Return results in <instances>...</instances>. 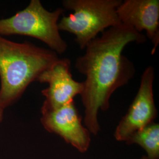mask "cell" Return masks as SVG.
<instances>
[{
	"instance_id": "7",
	"label": "cell",
	"mask_w": 159,
	"mask_h": 159,
	"mask_svg": "<svg viewBox=\"0 0 159 159\" xmlns=\"http://www.w3.org/2000/svg\"><path fill=\"white\" fill-rule=\"evenodd\" d=\"M70 66L71 61L68 58H59L39 75L37 81L48 85L41 91L46 97L41 108H58L74 101L76 96L81 95L84 90V83L74 80Z\"/></svg>"
},
{
	"instance_id": "10",
	"label": "cell",
	"mask_w": 159,
	"mask_h": 159,
	"mask_svg": "<svg viewBox=\"0 0 159 159\" xmlns=\"http://www.w3.org/2000/svg\"><path fill=\"white\" fill-rule=\"evenodd\" d=\"M4 108L0 105V123L2 122L4 119Z\"/></svg>"
},
{
	"instance_id": "9",
	"label": "cell",
	"mask_w": 159,
	"mask_h": 159,
	"mask_svg": "<svg viewBox=\"0 0 159 159\" xmlns=\"http://www.w3.org/2000/svg\"><path fill=\"white\" fill-rule=\"evenodd\" d=\"M125 143L140 146L146 152V159H159V124L152 123L133 133Z\"/></svg>"
},
{
	"instance_id": "6",
	"label": "cell",
	"mask_w": 159,
	"mask_h": 159,
	"mask_svg": "<svg viewBox=\"0 0 159 159\" xmlns=\"http://www.w3.org/2000/svg\"><path fill=\"white\" fill-rule=\"evenodd\" d=\"M40 121L46 130L61 137L81 153L88 151L91 133L82 124L74 101L54 109L41 108Z\"/></svg>"
},
{
	"instance_id": "2",
	"label": "cell",
	"mask_w": 159,
	"mask_h": 159,
	"mask_svg": "<svg viewBox=\"0 0 159 159\" xmlns=\"http://www.w3.org/2000/svg\"><path fill=\"white\" fill-rule=\"evenodd\" d=\"M58 58L50 49L12 41L0 35V105L5 109L17 102Z\"/></svg>"
},
{
	"instance_id": "3",
	"label": "cell",
	"mask_w": 159,
	"mask_h": 159,
	"mask_svg": "<svg viewBox=\"0 0 159 159\" xmlns=\"http://www.w3.org/2000/svg\"><path fill=\"white\" fill-rule=\"evenodd\" d=\"M121 0H63L64 8L73 11L58 22L60 31L73 34L80 49L106 29L121 24L117 8Z\"/></svg>"
},
{
	"instance_id": "11",
	"label": "cell",
	"mask_w": 159,
	"mask_h": 159,
	"mask_svg": "<svg viewBox=\"0 0 159 159\" xmlns=\"http://www.w3.org/2000/svg\"><path fill=\"white\" fill-rule=\"evenodd\" d=\"M145 159V157H144V156H143L142 157H141V158H136V159Z\"/></svg>"
},
{
	"instance_id": "4",
	"label": "cell",
	"mask_w": 159,
	"mask_h": 159,
	"mask_svg": "<svg viewBox=\"0 0 159 159\" xmlns=\"http://www.w3.org/2000/svg\"><path fill=\"white\" fill-rule=\"evenodd\" d=\"M63 11L61 8L48 11L40 0H31L23 10L11 17L0 19V35L33 37L45 43L57 54H62L68 48L58 27V20Z\"/></svg>"
},
{
	"instance_id": "1",
	"label": "cell",
	"mask_w": 159,
	"mask_h": 159,
	"mask_svg": "<svg viewBox=\"0 0 159 159\" xmlns=\"http://www.w3.org/2000/svg\"><path fill=\"white\" fill-rule=\"evenodd\" d=\"M146 37L123 24L104 30L85 47L84 55L76 58L75 67L85 77L81 99L84 108V124L91 134L101 131L99 111L110 107L117 89L125 85L136 73L134 64L123 54L131 43H143Z\"/></svg>"
},
{
	"instance_id": "8",
	"label": "cell",
	"mask_w": 159,
	"mask_h": 159,
	"mask_svg": "<svg viewBox=\"0 0 159 159\" xmlns=\"http://www.w3.org/2000/svg\"><path fill=\"white\" fill-rule=\"evenodd\" d=\"M117 14L121 24L139 33L146 32L153 44V54L159 44V0H125L117 8Z\"/></svg>"
},
{
	"instance_id": "5",
	"label": "cell",
	"mask_w": 159,
	"mask_h": 159,
	"mask_svg": "<svg viewBox=\"0 0 159 159\" xmlns=\"http://www.w3.org/2000/svg\"><path fill=\"white\" fill-rule=\"evenodd\" d=\"M154 68L150 66L144 71L136 96L114 131V137L117 141L125 142L133 133L154 122L157 117L154 99Z\"/></svg>"
}]
</instances>
